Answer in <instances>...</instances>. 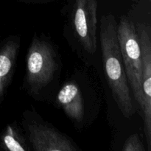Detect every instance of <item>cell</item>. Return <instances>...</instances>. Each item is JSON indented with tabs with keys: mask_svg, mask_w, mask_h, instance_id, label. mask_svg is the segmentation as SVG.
<instances>
[{
	"mask_svg": "<svg viewBox=\"0 0 151 151\" xmlns=\"http://www.w3.org/2000/svg\"><path fill=\"white\" fill-rule=\"evenodd\" d=\"M117 37L128 86L141 114L144 109L141 50L137 27L128 18L122 16L117 24Z\"/></svg>",
	"mask_w": 151,
	"mask_h": 151,
	"instance_id": "cell-2",
	"label": "cell"
},
{
	"mask_svg": "<svg viewBox=\"0 0 151 151\" xmlns=\"http://www.w3.org/2000/svg\"><path fill=\"white\" fill-rule=\"evenodd\" d=\"M29 1H46V0H29Z\"/></svg>",
	"mask_w": 151,
	"mask_h": 151,
	"instance_id": "cell-11",
	"label": "cell"
},
{
	"mask_svg": "<svg viewBox=\"0 0 151 151\" xmlns=\"http://www.w3.org/2000/svg\"><path fill=\"white\" fill-rule=\"evenodd\" d=\"M29 140L36 151H74L78 147L64 134L53 128L32 124L28 127Z\"/></svg>",
	"mask_w": 151,
	"mask_h": 151,
	"instance_id": "cell-6",
	"label": "cell"
},
{
	"mask_svg": "<svg viewBox=\"0 0 151 151\" xmlns=\"http://www.w3.org/2000/svg\"><path fill=\"white\" fill-rule=\"evenodd\" d=\"M141 50L142 63V87L144 109L142 113L144 131L148 150H151V33L150 27L145 24H138L137 27Z\"/></svg>",
	"mask_w": 151,
	"mask_h": 151,
	"instance_id": "cell-5",
	"label": "cell"
},
{
	"mask_svg": "<svg viewBox=\"0 0 151 151\" xmlns=\"http://www.w3.org/2000/svg\"><path fill=\"white\" fill-rule=\"evenodd\" d=\"M57 100L66 116L74 122L81 123L84 118L82 93L74 83H67L59 91Z\"/></svg>",
	"mask_w": 151,
	"mask_h": 151,
	"instance_id": "cell-7",
	"label": "cell"
},
{
	"mask_svg": "<svg viewBox=\"0 0 151 151\" xmlns=\"http://www.w3.org/2000/svg\"><path fill=\"white\" fill-rule=\"evenodd\" d=\"M97 0H75L73 7V26L84 50L93 54L97 50Z\"/></svg>",
	"mask_w": 151,
	"mask_h": 151,
	"instance_id": "cell-4",
	"label": "cell"
},
{
	"mask_svg": "<svg viewBox=\"0 0 151 151\" xmlns=\"http://www.w3.org/2000/svg\"><path fill=\"white\" fill-rule=\"evenodd\" d=\"M19 50L18 40H9L0 48V99L2 98L16 66Z\"/></svg>",
	"mask_w": 151,
	"mask_h": 151,
	"instance_id": "cell-8",
	"label": "cell"
},
{
	"mask_svg": "<svg viewBox=\"0 0 151 151\" xmlns=\"http://www.w3.org/2000/svg\"><path fill=\"white\" fill-rule=\"evenodd\" d=\"M2 145L10 151H26L29 150L23 137L15 127L8 125L2 137Z\"/></svg>",
	"mask_w": 151,
	"mask_h": 151,
	"instance_id": "cell-9",
	"label": "cell"
},
{
	"mask_svg": "<svg viewBox=\"0 0 151 151\" xmlns=\"http://www.w3.org/2000/svg\"><path fill=\"white\" fill-rule=\"evenodd\" d=\"M58 63L54 48L40 38L32 39L26 59V83L33 94L45 88L54 78Z\"/></svg>",
	"mask_w": 151,
	"mask_h": 151,
	"instance_id": "cell-3",
	"label": "cell"
},
{
	"mask_svg": "<svg viewBox=\"0 0 151 151\" xmlns=\"http://www.w3.org/2000/svg\"><path fill=\"white\" fill-rule=\"evenodd\" d=\"M123 151H145L143 143L137 134H134L130 136L124 143Z\"/></svg>",
	"mask_w": 151,
	"mask_h": 151,
	"instance_id": "cell-10",
	"label": "cell"
},
{
	"mask_svg": "<svg viewBox=\"0 0 151 151\" xmlns=\"http://www.w3.org/2000/svg\"><path fill=\"white\" fill-rule=\"evenodd\" d=\"M100 44L103 66L112 95L125 118L136 111L128 86L117 37V22L112 14L103 15L100 19Z\"/></svg>",
	"mask_w": 151,
	"mask_h": 151,
	"instance_id": "cell-1",
	"label": "cell"
}]
</instances>
